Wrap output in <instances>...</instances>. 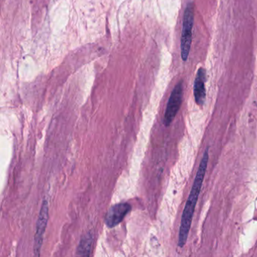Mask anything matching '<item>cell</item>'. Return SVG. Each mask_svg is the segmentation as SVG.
Returning a JSON list of instances; mask_svg holds the SVG:
<instances>
[{
  "mask_svg": "<svg viewBox=\"0 0 257 257\" xmlns=\"http://www.w3.org/2000/svg\"><path fill=\"white\" fill-rule=\"evenodd\" d=\"M93 243V236L91 233L85 234L81 239L78 246L77 255H90Z\"/></svg>",
  "mask_w": 257,
  "mask_h": 257,
  "instance_id": "obj_7",
  "label": "cell"
},
{
  "mask_svg": "<svg viewBox=\"0 0 257 257\" xmlns=\"http://www.w3.org/2000/svg\"><path fill=\"white\" fill-rule=\"evenodd\" d=\"M209 149L207 148L203 155L201 163L198 167V172L195 176V180H194L193 185H192V189L189 194V198L186 201L183 215H182L181 224H180L178 237V246L180 247H183L187 241L189 230H190L194 213H195V206H196L204 177H205L206 171H207Z\"/></svg>",
  "mask_w": 257,
  "mask_h": 257,
  "instance_id": "obj_1",
  "label": "cell"
},
{
  "mask_svg": "<svg viewBox=\"0 0 257 257\" xmlns=\"http://www.w3.org/2000/svg\"><path fill=\"white\" fill-rule=\"evenodd\" d=\"M183 82H180L171 93V97L168 100L166 110H165V117H164V124L165 126H169L174 118L177 115L180 106H181L182 100H183Z\"/></svg>",
  "mask_w": 257,
  "mask_h": 257,
  "instance_id": "obj_3",
  "label": "cell"
},
{
  "mask_svg": "<svg viewBox=\"0 0 257 257\" xmlns=\"http://www.w3.org/2000/svg\"><path fill=\"white\" fill-rule=\"evenodd\" d=\"M48 219H49V204L46 200H44L42 204L41 210L37 220V232H36L35 240H34V255L37 256L40 255V250H41L43 236L47 226Z\"/></svg>",
  "mask_w": 257,
  "mask_h": 257,
  "instance_id": "obj_4",
  "label": "cell"
},
{
  "mask_svg": "<svg viewBox=\"0 0 257 257\" xmlns=\"http://www.w3.org/2000/svg\"><path fill=\"white\" fill-rule=\"evenodd\" d=\"M194 22V8L192 4H189L185 10L183 17V31L181 36V56L186 61L189 57L192 44V33Z\"/></svg>",
  "mask_w": 257,
  "mask_h": 257,
  "instance_id": "obj_2",
  "label": "cell"
},
{
  "mask_svg": "<svg viewBox=\"0 0 257 257\" xmlns=\"http://www.w3.org/2000/svg\"><path fill=\"white\" fill-rule=\"evenodd\" d=\"M132 210L128 203H118L111 207L105 216V222L109 228L118 225Z\"/></svg>",
  "mask_w": 257,
  "mask_h": 257,
  "instance_id": "obj_5",
  "label": "cell"
},
{
  "mask_svg": "<svg viewBox=\"0 0 257 257\" xmlns=\"http://www.w3.org/2000/svg\"><path fill=\"white\" fill-rule=\"evenodd\" d=\"M206 73L204 68H200L197 73L194 83V96L198 106L204 105L206 98L205 90Z\"/></svg>",
  "mask_w": 257,
  "mask_h": 257,
  "instance_id": "obj_6",
  "label": "cell"
}]
</instances>
